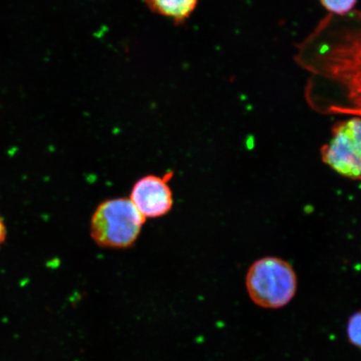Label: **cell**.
I'll use <instances>...</instances> for the list:
<instances>
[{
	"label": "cell",
	"mask_w": 361,
	"mask_h": 361,
	"mask_svg": "<svg viewBox=\"0 0 361 361\" xmlns=\"http://www.w3.org/2000/svg\"><path fill=\"white\" fill-rule=\"evenodd\" d=\"M146 219L129 197L103 201L90 219V234L101 247L126 250L132 247L142 233Z\"/></svg>",
	"instance_id": "2"
},
{
	"label": "cell",
	"mask_w": 361,
	"mask_h": 361,
	"mask_svg": "<svg viewBox=\"0 0 361 361\" xmlns=\"http://www.w3.org/2000/svg\"><path fill=\"white\" fill-rule=\"evenodd\" d=\"M171 177L173 173L164 177L147 175L134 183L129 198L144 218H161L173 209V193L169 186Z\"/></svg>",
	"instance_id": "5"
},
{
	"label": "cell",
	"mask_w": 361,
	"mask_h": 361,
	"mask_svg": "<svg viewBox=\"0 0 361 361\" xmlns=\"http://www.w3.org/2000/svg\"><path fill=\"white\" fill-rule=\"evenodd\" d=\"M248 295L261 308H283L295 296L297 275L292 266L277 257H264L255 262L246 276Z\"/></svg>",
	"instance_id": "3"
},
{
	"label": "cell",
	"mask_w": 361,
	"mask_h": 361,
	"mask_svg": "<svg viewBox=\"0 0 361 361\" xmlns=\"http://www.w3.org/2000/svg\"><path fill=\"white\" fill-rule=\"evenodd\" d=\"M295 62L309 74L305 99L326 115L361 118V11L328 15L297 45Z\"/></svg>",
	"instance_id": "1"
},
{
	"label": "cell",
	"mask_w": 361,
	"mask_h": 361,
	"mask_svg": "<svg viewBox=\"0 0 361 361\" xmlns=\"http://www.w3.org/2000/svg\"><path fill=\"white\" fill-rule=\"evenodd\" d=\"M322 160L343 177L361 180V118L338 121L331 130V138L322 147Z\"/></svg>",
	"instance_id": "4"
},
{
	"label": "cell",
	"mask_w": 361,
	"mask_h": 361,
	"mask_svg": "<svg viewBox=\"0 0 361 361\" xmlns=\"http://www.w3.org/2000/svg\"><path fill=\"white\" fill-rule=\"evenodd\" d=\"M143 2L153 13L180 25L190 19L200 0H143Z\"/></svg>",
	"instance_id": "6"
},
{
	"label": "cell",
	"mask_w": 361,
	"mask_h": 361,
	"mask_svg": "<svg viewBox=\"0 0 361 361\" xmlns=\"http://www.w3.org/2000/svg\"><path fill=\"white\" fill-rule=\"evenodd\" d=\"M346 332L350 344L361 350V310L356 311L350 316Z\"/></svg>",
	"instance_id": "8"
},
{
	"label": "cell",
	"mask_w": 361,
	"mask_h": 361,
	"mask_svg": "<svg viewBox=\"0 0 361 361\" xmlns=\"http://www.w3.org/2000/svg\"><path fill=\"white\" fill-rule=\"evenodd\" d=\"M329 15L344 16L355 11L358 0H319Z\"/></svg>",
	"instance_id": "7"
},
{
	"label": "cell",
	"mask_w": 361,
	"mask_h": 361,
	"mask_svg": "<svg viewBox=\"0 0 361 361\" xmlns=\"http://www.w3.org/2000/svg\"><path fill=\"white\" fill-rule=\"evenodd\" d=\"M7 237V228L6 224L4 222V219L2 216L0 215V246L3 245L4 242H6V239Z\"/></svg>",
	"instance_id": "9"
}]
</instances>
